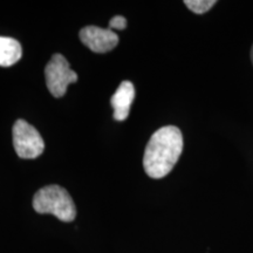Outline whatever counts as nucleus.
Returning <instances> with one entry per match:
<instances>
[{
    "label": "nucleus",
    "mask_w": 253,
    "mask_h": 253,
    "mask_svg": "<svg viewBox=\"0 0 253 253\" xmlns=\"http://www.w3.org/2000/svg\"><path fill=\"white\" fill-rule=\"evenodd\" d=\"M183 151L182 131L175 126H166L155 131L145 147L144 171L151 178L166 177L178 162Z\"/></svg>",
    "instance_id": "nucleus-1"
},
{
    "label": "nucleus",
    "mask_w": 253,
    "mask_h": 253,
    "mask_svg": "<svg viewBox=\"0 0 253 253\" xmlns=\"http://www.w3.org/2000/svg\"><path fill=\"white\" fill-rule=\"evenodd\" d=\"M33 208L38 213L53 214L58 219L69 223L77 217V208L68 191L53 184L38 190L33 197Z\"/></svg>",
    "instance_id": "nucleus-2"
},
{
    "label": "nucleus",
    "mask_w": 253,
    "mask_h": 253,
    "mask_svg": "<svg viewBox=\"0 0 253 253\" xmlns=\"http://www.w3.org/2000/svg\"><path fill=\"white\" fill-rule=\"evenodd\" d=\"M14 150L20 158L32 160L45 150V142L40 132L25 120H18L13 126Z\"/></svg>",
    "instance_id": "nucleus-3"
},
{
    "label": "nucleus",
    "mask_w": 253,
    "mask_h": 253,
    "mask_svg": "<svg viewBox=\"0 0 253 253\" xmlns=\"http://www.w3.org/2000/svg\"><path fill=\"white\" fill-rule=\"evenodd\" d=\"M46 84L54 97H62L71 84L78 81V74L69 67L67 59L62 54H54L45 68Z\"/></svg>",
    "instance_id": "nucleus-4"
},
{
    "label": "nucleus",
    "mask_w": 253,
    "mask_h": 253,
    "mask_svg": "<svg viewBox=\"0 0 253 253\" xmlns=\"http://www.w3.org/2000/svg\"><path fill=\"white\" fill-rule=\"evenodd\" d=\"M81 42L94 53H107L118 46L119 36L109 28L86 26L79 33Z\"/></svg>",
    "instance_id": "nucleus-5"
},
{
    "label": "nucleus",
    "mask_w": 253,
    "mask_h": 253,
    "mask_svg": "<svg viewBox=\"0 0 253 253\" xmlns=\"http://www.w3.org/2000/svg\"><path fill=\"white\" fill-rule=\"evenodd\" d=\"M135 99V87L130 81H123L110 99L114 109V120L125 121L130 113V106Z\"/></svg>",
    "instance_id": "nucleus-6"
},
{
    "label": "nucleus",
    "mask_w": 253,
    "mask_h": 253,
    "mask_svg": "<svg viewBox=\"0 0 253 253\" xmlns=\"http://www.w3.org/2000/svg\"><path fill=\"white\" fill-rule=\"evenodd\" d=\"M23 55V48L13 38L0 37V66L9 67L20 60Z\"/></svg>",
    "instance_id": "nucleus-7"
},
{
    "label": "nucleus",
    "mask_w": 253,
    "mask_h": 253,
    "mask_svg": "<svg viewBox=\"0 0 253 253\" xmlns=\"http://www.w3.org/2000/svg\"><path fill=\"white\" fill-rule=\"evenodd\" d=\"M217 4L216 0H185L184 5L196 14H204Z\"/></svg>",
    "instance_id": "nucleus-8"
},
{
    "label": "nucleus",
    "mask_w": 253,
    "mask_h": 253,
    "mask_svg": "<svg viewBox=\"0 0 253 253\" xmlns=\"http://www.w3.org/2000/svg\"><path fill=\"white\" fill-rule=\"evenodd\" d=\"M126 25H128V23H126V19L125 17L116 15V17H114L109 21V30H113V28H115V30H125Z\"/></svg>",
    "instance_id": "nucleus-9"
},
{
    "label": "nucleus",
    "mask_w": 253,
    "mask_h": 253,
    "mask_svg": "<svg viewBox=\"0 0 253 253\" xmlns=\"http://www.w3.org/2000/svg\"><path fill=\"white\" fill-rule=\"evenodd\" d=\"M251 60H252V65H253V45L251 47Z\"/></svg>",
    "instance_id": "nucleus-10"
}]
</instances>
